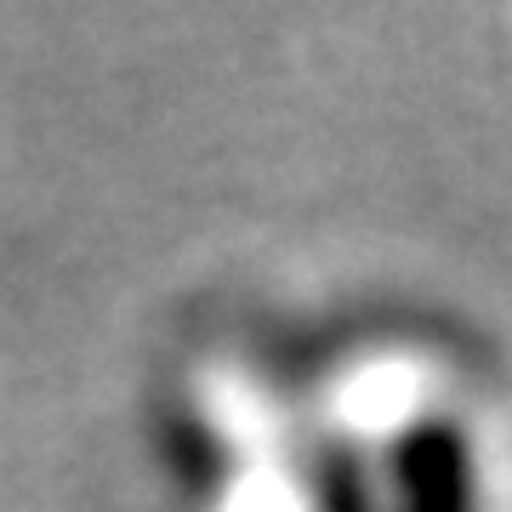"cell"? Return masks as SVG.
<instances>
[{"instance_id":"1","label":"cell","mask_w":512,"mask_h":512,"mask_svg":"<svg viewBox=\"0 0 512 512\" xmlns=\"http://www.w3.org/2000/svg\"><path fill=\"white\" fill-rule=\"evenodd\" d=\"M387 512H473V450L450 421H416L387 450Z\"/></svg>"},{"instance_id":"2","label":"cell","mask_w":512,"mask_h":512,"mask_svg":"<svg viewBox=\"0 0 512 512\" xmlns=\"http://www.w3.org/2000/svg\"><path fill=\"white\" fill-rule=\"evenodd\" d=\"M319 512H370V484L359 478V467L348 456L330 461V490L319 501Z\"/></svg>"}]
</instances>
